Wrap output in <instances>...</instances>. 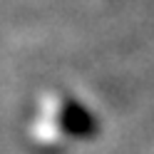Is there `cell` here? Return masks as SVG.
Here are the masks:
<instances>
[{
  "label": "cell",
  "instance_id": "obj_1",
  "mask_svg": "<svg viewBox=\"0 0 154 154\" xmlns=\"http://www.w3.org/2000/svg\"><path fill=\"white\" fill-rule=\"evenodd\" d=\"M57 124L67 137H77V139H90L97 134V119L94 114L77 100H65L60 114H57Z\"/></svg>",
  "mask_w": 154,
  "mask_h": 154
}]
</instances>
